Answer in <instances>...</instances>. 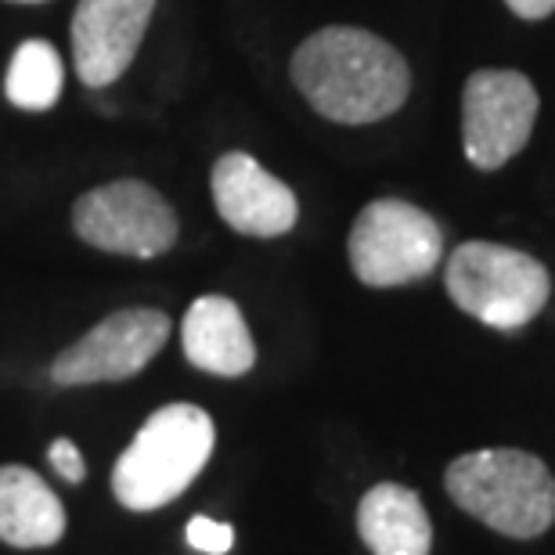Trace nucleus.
<instances>
[{
    "label": "nucleus",
    "mask_w": 555,
    "mask_h": 555,
    "mask_svg": "<svg viewBox=\"0 0 555 555\" xmlns=\"http://www.w3.org/2000/svg\"><path fill=\"white\" fill-rule=\"evenodd\" d=\"M293 83L332 124L364 127L393 116L412 91L404 54L358 26H325L293 54Z\"/></svg>",
    "instance_id": "f257e3e1"
},
{
    "label": "nucleus",
    "mask_w": 555,
    "mask_h": 555,
    "mask_svg": "<svg viewBox=\"0 0 555 555\" xmlns=\"http://www.w3.org/2000/svg\"><path fill=\"white\" fill-rule=\"evenodd\" d=\"M217 429L198 404H166L152 412L113 465V494L130 513H155L198 480L214 454Z\"/></svg>",
    "instance_id": "f03ea898"
},
{
    "label": "nucleus",
    "mask_w": 555,
    "mask_h": 555,
    "mask_svg": "<svg viewBox=\"0 0 555 555\" xmlns=\"http://www.w3.org/2000/svg\"><path fill=\"white\" fill-rule=\"evenodd\" d=\"M443 487L454 505L505 538L527 541L555 524V476L530 451H469L448 465Z\"/></svg>",
    "instance_id": "7ed1b4c3"
},
{
    "label": "nucleus",
    "mask_w": 555,
    "mask_h": 555,
    "mask_svg": "<svg viewBox=\"0 0 555 555\" xmlns=\"http://www.w3.org/2000/svg\"><path fill=\"white\" fill-rule=\"evenodd\" d=\"M443 285L465 314L498 332L530 325L552 296L545 263L498 242H465L448 257Z\"/></svg>",
    "instance_id": "20e7f679"
},
{
    "label": "nucleus",
    "mask_w": 555,
    "mask_h": 555,
    "mask_svg": "<svg viewBox=\"0 0 555 555\" xmlns=\"http://www.w3.org/2000/svg\"><path fill=\"white\" fill-rule=\"evenodd\" d=\"M350 268L372 288L422 282L443 257V231L426 209L404 198H375L350 228Z\"/></svg>",
    "instance_id": "39448f33"
},
{
    "label": "nucleus",
    "mask_w": 555,
    "mask_h": 555,
    "mask_svg": "<svg viewBox=\"0 0 555 555\" xmlns=\"http://www.w3.org/2000/svg\"><path fill=\"white\" fill-rule=\"evenodd\" d=\"M73 231L102 253L155 260L177 246L181 228H177L170 198H163L152 184L127 177L76 198Z\"/></svg>",
    "instance_id": "423d86ee"
},
{
    "label": "nucleus",
    "mask_w": 555,
    "mask_h": 555,
    "mask_svg": "<svg viewBox=\"0 0 555 555\" xmlns=\"http://www.w3.org/2000/svg\"><path fill=\"white\" fill-rule=\"evenodd\" d=\"M538 91L524 73L480 69L462 91V149L476 170H502L527 149Z\"/></svg>",
    "instance_id": "0eeeda50"
},
{
    "label": "nucleus",
    "mask_w": 555,
    "mask_h": 555,
    "mask_svg": "<svg viewBox=\"0 0 555 555\" xmlns=\"http://www.w3.org/2000/svg\"><path fill=\"white\" fill-rule=\"evenodd\" d=\"M170 339V318L155 307H127L108 314L105 321L62 350L51 364L54 386H94V383H124L134 379L141 369L166 347Z\"/></svg>",
    "instance_id": "6e6552de"
},
{
    "label": "nucleus",
    "mask_w": 555,
    "mask_h": 555,
    "mask_svg": "<svg viewBox=\"0 0 555 555\" xmlns=\"http://www.w3.org/2000/svg\"><path fill=\"white\" fill-rule=\"evenodd\" d=\"M155 0H80L73 15V65L87 87H108L130 69Z\"/></svg>",
    "instance_id": "1a4fd4ad"
},
{
    "label": "nucleus",
    "mask_w": 555,
    "mask_h": 555,
    "mask_svg": "<svg viewBox=\"0 0 555 555\" xmlns=\"http://www.w3.org/2000/svg\"><path fill=\"white\" fill-rule=\"evenodd\" d=\"M214 203L228 228L249 238H278L296 228L299 203L293 188L278 181L246 152H228L214 163Z\"/></svg>",
    "instance_id": "9d476101"
},
{
    "label": "nucleus",
    "mask_w": 555,
    "mask_h": 555,
    "mask_svg": "<svg viewBox=\"0 0 555 555\" xmlns=\"http://www.w3.org/2000/svg\"><path fill=\"white\" fill-rule=\"evenodd\" d=\"M181 343L184 358L198 372L220 375V379H238L257 364V343L249 336L238 304L228 296H198L184 314Z\"/></svg>",
    "instance_id": "9b49d317"
},
{
    "label": "nucleus",
    "mask_w": 555,
    "mask_h": 555,
    "mask_svg": "<svg viewBox=\"0 0 555 555\" xmlns=\"http://www.w3.org/2000/svg\"><path fill=\"white\" fill-rule=\"evenodd\" d=\"M65 534V508L40 473L0 465V541L11 548H51Z\"/></svg>",
    "instance_id": "f8f14e48"
},
{
    "label": "nucleus",
    "mask_w": 555,
    "mask_h": 555,
    "mask_svg": "<svg viewBox=\"0 0 555 555\" xmlns=\"http://www.w3.org/2000/svg\"><path fill=\"white\" fill-rule=\"evenodd\" d=\"M358 534L372 555H429L433 524L412 487L375 483L358 505Z\"/></svg>",
    "instance_id": "ddd939ff"
},
{
    "label": "nucleus",
    "mask_w": 555,
    "mask_h": 555,
    "mask_svg": "<svg viewBox=\"0 0 555 555\" xmlns=\"http://www.w3.org/2000/svg\"><path fill=\"white\" fill-rule=\"evenodd\" d=\"M62 83H65L62 54L48 40L18 43L4 76V94L11 105L22 108V113H48V108L59 105Z\"/></svg>",
    "instance_id": "4468645a"
},
{
    "label": "nucleus",
    "mask_w": 555,
    "mask_h": 555,
    "mask_svg": "<svg viewBox=\"0 0 555 555\" xmlns=\"http://www.w3.org/2000/svg\"><path fill=\"white\" fill-rule=\"evenodd\" d=\"M188 545L206 555H224L235 545V530L228 524H217V519H209V516H195L192 524H188Z\"/></svg>",
    "instance_id": "2eb2a0df"
},
{
    "label": "nucleus",
    "mask_w": 555,
    "mask_h": 555,
    "mask_svg": "<svg viewBox=\"0 0 555 555\" xmlns=\"http://www.w3.org/2000/svg\"><path fill=\"white\" fill-rule=\"evenodd\" d=\"M48 459L54 465V473L62 476L65 483H83V476H87V462H83V454L80 448L69 440V437H59L48 448Z\"/></svg>",
    "instance_id": "dca6fc26"
},
{
    "label": "nucleus",
    "mask_w": 555,
    "mask_h": 555,
    "mask_svg": "<svg viewBox=\"0 0 555 555\" xmlns=\"http://www.w3.org/2000/svg\"><path fill=\"white\" fill-rule=\"evenodd\" d=\"M505 4L513 8V15L527 18V22H541L555 11V0H505Z\"/></svg>",
    "instance_id": "f3484780"
},
{
    "label": "nucleus",
    "mask_w": 555,
    "mask_h": 555,
    "mask_svg": "<svg viewBox=\"0 0 555 555\" xmlns=\"http://www.w3.org/2000/svg\"><path fill=\"white\" fill-rule=\"evenodd\" d=\"M15 4H40V0H15Z\"/></svg>",
    "instance_id": "a211bd4d"
}]
</instances>
